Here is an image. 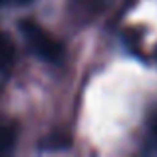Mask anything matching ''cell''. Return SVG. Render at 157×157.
<instances>
[{"label":"cell","instance_id":"1","mask_svg":"<svg viewBox=\"0 0 157 157\" xmlns=\"http://www.w3.org/2000/svg\"><path fill=\"white\" fill-rule=\"evenodd\" d=\"M22 28V34L26 38V42L30 44V48L38 54L42 60L52 62V64H58L64 58V46L54 38L52 34H48L42 26H38L32 20H24L20 24Z\"/></svg>","mask_w":157,"mask_h":157}]
</instances>
